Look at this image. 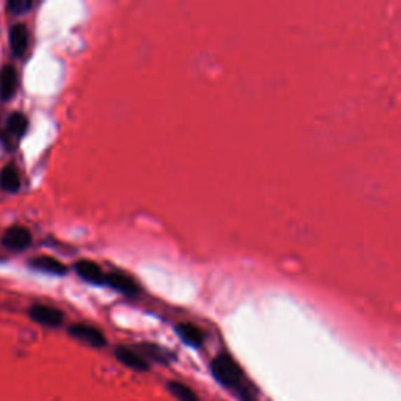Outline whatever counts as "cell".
I'll use <instances>...</instances> for the list:
<instances>
[{
	"label": "cell",
	"mask_w": 401,
	"mask_h": 401,
	"mask_svg": "<svg viewBox=\"0 0 401 401\" xmlns=\"http://www.w3.org/2000/svg\"><path fill=\"white\" fill-rule=\"evenodd\" d=\"M32 8V0H10V2L6 4V10L13 13V15H25V13Z\"/></svg>",
	"instance_id": "cell-15"
},
{
	"label": "cell",
	"mask_w": 401,
	"mask_h": 401,
	"mask_svg": "<svg viewBox=\"0 0 401 401\" xmlns=\"http://www.w3.org/2000/svg\"><path fill=\"white\" fill-rule=\"evenodd\" d=\"M176 331L185 343L192 346H201L204 342V332L192 323H179L176 326Z\"/></svg>",
	"instance_id": "cell-10"
},
{
	"label": "cell",
	"mask_w": 401,
	"mask_h": 401,
	"mask_svg": "<svg viewBox=\"0 0 401 401\" xmlns=\"http://www.w3.org/2000/svg\"><path fill=\"white\" fill-rule=\"evenodd\" d=\"M212 373L216 378V381L221 383L224 387H230V389H234L242 381L240 367L228 355H220L213 359Z\"/></svg>",
	"instance_id": "cell-1"
},
{
	"label": "cell",
	"mask_w": 401,
	"mask_h": 401,
	"mask_svg": "<svg viewBox=\"0 0 401 401\" xmlns=\"http://www.w3.org/2000/svg\"><path fill=\"white\" fill-rule=\"evenodd\" d=\"M19 187H20V179L18 169L13 165L5 166L2 171H0V188L8 193H15L18 192Z\"/></svg>",
	"instance_id": "cell-12"
},
{
	"label": "cell",
	"mask_w": 401,
	"mask_h": 401,
	"mask_svg": "<svg viewBox=\"0 0 401 401\" xmlns=\"http://www.w3.org/2000/svg\"><path fill=\"white\" fill-rule=\"evenodd\" d=\"M105 285L124 295H135L138 291V285L131 276L121 271H112L105 275Z\"/></svg>",
	"instance_id": "cell-4"
},
{
	"label": "cell",
	"mask_w": 401,
	"mask_h": 401,
	"mask_svg": "<svg viewBox=\"0 0 401 401\" xmlns=\"http://www.w3.org/2000/svg\"><path fill=\"white\" fill-rule=\"evenodd\" d=\"M117 357L121 364H124L129 369H133V370H138V372H146L149 369L147 362L143 359L137 353H133L132 350L129 348H118L117 350Z\"/></svg>",
	"instance_id": "cell-11"
},
{
	"label": "cell",
	"mask_w": 401,
	"mask_h": 401,
	"mask_svg": "<svg viewBox=\"0 0 401 401\" xmlns=\"http://www.w3.org/2000/svg\"><path fill=\"white\" fill-rule=\"evenodd\" d=\"M70 334L72 337L79 338V341L85 342L88 345L93 346H104L105 345V337L102 336V332L93 326H86V324H74L71 326Z\"/></svg>",
	"instance_id": "cell-6"
},
{
	"label": "cell",
	"mask_w": 401,
	"mask_h": 401,
	"mask_svg": "<svg viewBox=\"0 0 401 401\" xmlns=\"http://www.w3.org/2000/svg\"><path fill=\"white\" fill-rule=\"evenodd\" d=\"M18 90V72L13 66H5L0 71V98L8 100Z\"/></svg>",
	"instance_id": "cell-7"
},
{
	"label": "cell",
	"mask_w": 401,
	"mask_h": 401,
	"mask_svg": "<svg viewBox=\"0 0 401 401\" xmlns=\"http://www.w3.org/2000/svg\"><path fill=\"white\" fill-rule=\"evenodd\" d=\"M76 271L81 280L94 284V285H105V273L98 263L91 261H79L76 263Z\"/></svg>",
	"instance_id": "cell-5"
},
{
	"label": "cell",
	"mask_w": 401,
	"mask_h": 401,
	"mask_svg": "<svg viewBox=\"0 0 401 401\" xmlns=\"http://www.w3.org/2000/svg\"><path fill=\"white\" fill-rule=\"evenodd\" d=\"M168 389L179 401H198V397H196V393L192 389H190L188 386L182 384V383L171 381V383L168 384Z\"/></svg>",
	"instance_id": "cell-14"
},
{
	"label": "cell",
	"mask_w": 401,
	"mask_h": 401,
	"mask_svg": "<svg viewBox=\"0 0 401 401\" xmlns=\"http://www.w3.org/2000/svg\"><path fill=\"white\" fill-rule=\"evenodd\" d=\"M10 46L15 55H24L29 46V32L24 24H16L10 29Z\"/></svg>",
	"instance_id": "cell-9"
},
{
	"label": "cell",
	"mask_w": 401,
	"mask_h": 401,
	"mask_svg": "<svg viewBox=\"0 0 401 401\" xmlns=\"http://www.w3.org/2000/svg\"><path fill=\"white\" fill-rule=\"evenodd\" d=\"M30 317L39 324L51 326V328H57L61 323H63V314L55 308H51V305L44 304H35L30 309Z\"/></svg>",
	"instance_id": "cell-2"
},
{
	"label": "cell",
	"mask_w": 401,
	"mask_h": 401,
	"mask_svg": "<svg viewBox=\"0 0 401 401\" xmlns=\"http://www.w3.org/2000/svg\"><path fill=\"white\" fill-rule=\"evenodd\" d=\"M30 267L37 268L39 271H44V273H51V275H66V267L60 261H57L55 257L51 256H37L30 259Z\"/></svg>",
	"instance_id": "cell-8"
},
{
	"label": "cell",
	"mask_w": 401,
	"mask_h": 401,
	"mask_svg": "<svg viewBox=\"0 0 401 401\" xmlns=\"http://www.w3.org/2000/svg\"><path fill=\"white\" fill-rule=\"evenodd\" d=\"M6 127H8V131L16 135V137H22L25 133L27 127H29V119H27L22 113H13L10 114L8 121H6Z\"/></svg>",
	"instance_id": "cell-13"
},
{
	"label": "cell",
	"mask_w": 401,
	"mask_h": 401,
	"mask_svg": "<svg viewBox=\"0 0 401 401\" xmlns=\"http://www.w3.org/2000/svg\"><path fill=\"white\" fill-rule=\"evenodd\" d=\"M32 243L30 230L24 226H11L4 235V244L13 251H22Z\"/></svg>",
	"instance_id": "cell-3"
}]
</instances>
